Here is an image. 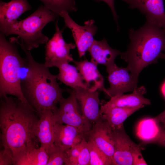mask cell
Wrapping results in <instances>:
<instances>
[{"mask_svg":"<svg viewBox=\"0 0 165 165\" xmlns=\"http://www.w3.org/2000/svg\"><path fill=\"white\" fill-rule=\"evenodd\" d=\"M35 110L12 96L0 97L1 138L3 149L14 162L29 148L36 145L39 119Z\"/></svg>","mask_w":165,"mask_h":165,"instance_id":"obj_1","label":"cell"},{"mask_svg":"<svg viewBox=\"0 0 165 165\" xmlns=\"http://www.w3.org/2000/svg\"><path fill=\"white\" fill-rule=\"evenodd\" d=\"M17 43L26 55L25 67L27 71L21 82L25 97L38 116L45 110L54 112L58 108L57 104L63 97V93L67 91L68 89L60 86L56 75L51 74L44 63L36 61L22 41Z\"/></svg>","mask_w":165,"mask_h":165,"instance_id":"obj_2","label":"cell"},{"mask_svg":"<svg viewBox=\"0 0 165 165\" xmlns=\"http://www.w3.org/2000/svg\"><path fill=\"white\" fill-rule=\"evenodd\" d=\"M130 42L121 58L128 64L126 67L135 77L148 65L157 63L165 51V30L146 20L139 29L129 30Z\"/></svg>","mask_w":165,"mask_h":165,"instance_id":"obj_3","label":"cell"},{"mask_svg":"<svg viewBox=\"0 0 165 165\" xmlns=\"http://www.w3.org/2000/svg\"><path fill=\"white\" fill-rule=\"evenodd\" d=\"M15 43L10 38L7 40L4 34L0 32V97L13 96L31 107L21 87V70L25 67L26 59L20 56Z\"/></svg>","mask_w":165,"mask_h":165,"instance_id":"obj_4","label":"cell"},{"mask_svg":"<svg viewBox=\"0 0 165 165\" xmlns=\"http://www.w3.org/2000/svg\"><path fill=\"white\" fill-rule=\"evenodd\" d=\"M57 16L41 5L33 13L23 20H15L0 27V31L6 36L12 34L18 35L25 48L31 50L48 42V37L42 34V30L48 23L54 21Z\"/></svg>","mask_w":165,"mask_h":165,"instance_id":"obj_5","label":"cell"},{"mask_svg":"<svg viewBox=\"0 0 165 165\" xmlns=\"http://www.w3.org/2000/svg\"><path fill=\"white\" fill-rule=\"evenodd\" d=\"M68 97H64L59 102V107L53 112L56 123L74 126L85 134L92 127L91 123L79 111L77 100L72 89H68Z\"/></svg>","mask_w":165,"mask_h":165,"instance_id":"obj_6","label":"cell"},{"mask_svg":"<svg viewBox=\"0 0 165 165\" xmlns=\"http://www.w3.org/2000/svg\"><path fill=\"white\" fill-rule=\"evenodd\" d=\"M58 20L55 23V32L52 38L46 44L44 64L48 68L56 67L59 64L69 63L74 60L70 53L71 49L75 48V44L67 43L64 39L63 30L60 29Z\"/></svg>","mask_w":165,"mask_h":165,"instance_id":"obj_7","label":"cell"},{"mask_svg":"<svg viewBox=\"0 0 165 165\" xmlns=\"http://www.w3.org/2000/svg\"><path fill=\"white\" fill-rule=\"evenodd\" d=\"M59 16L64 19L65 26L71 30L79 57H82L88 51L94 40V36L97 30L94 20L91 19L86 21L83 26H81L75 22L67 12H62Z\"/></svg>","mask_w":165,"mask_h":165,"instance_id":"obj_8","label":"cell"},{"mask_svg":"<svg viewBox=\"0 0 165 165\" xmlns=\"http://www.w3.org/2000/svg\"><path fill=\"white\" fill-rule=\"evenodd\" d=\"M110 87L106 94L110 98L124 93L133 91L137 87L138 78L134 76L127 68L116 64L106 69Z\"/></svg>","mask_w":165,"mask_h":165,"instance_id":"obj_9","label":"cell"},{"mask_svg":"<svg viewBox=\"0 0 165 165\" xmlns=\"http://www.w3.org/2000/svg\"><path fill=\"white\" fill-rule=\"evenodd\" d=\"M110 135L114 145V165H132V152L141 144H135L130 139L123 125L119 128H111Z\"/></svg>","mask_w":165,"mask_h":165,"instance_id":"obj_10","label":"cell"},{"mask_svg":"<svg viewBox=\"0 0 165 165\" xmlns=\"http://www.w3.org/2000/svg\"><path fill=\"white\" fill-rule=\"evenodd\" d=\"M71 89L80 104L82 115L94 124L100 119L102 116L99 108L101 102L99 90L91 91L81 87Z\"/></svg>","mask_w":165,"mask_h":165,"instance_id":"obj_11","label":"cell"},{"mask_svg":"<svg viewBox=\"0 0 165 165\" xmlns=\"http://www.w3.org/2000/svg\"><path fill=\"white\" fill-rule=\"evenodd\" d=\"M111 127L102 117L85 134L87 139L92 140L112 161L114 152L113 141L110 135Z\"/></svg>","mask_w":165,"mask_h":165,"instance_id":"obj_12","label":"cell"},{"mask_svg":"<svg viewBox=\"0 0 165 165\" xmlns=\"http://www.w3.org/2000/svg\"><path fill=\"white\" fill-rule=\"evenodd\" d=\"M131 9H137L145 15L146 20L165 30L164 0H122Z\"/></svg>","mask_w":165,"mask_h":165,"instance_id":"obj_13","label":"cell"},{"mask_svg":"<svg viewBox=\"0 0 165 165\" xmlns=\"http://www.w3.org/2000/svg\"><path fill=\"white\" fill-rule=\"evenodd\" d=\"M85 134L71 125L56 123L54 128V144L65 151L80 142Z\"/></svg>","mask_w":165,"mask_h":165,"instance_id":"obj_14","label":"cell"},{"mask_svg":"<svg viewBox=\"0 0 165 165\" xmlns=\"http://www.w3.org/2000/svg\"><path fill=\"white\" fill-rule=\"evenodd\" d=\"M73 62L87 85L88 90L91 91H101L106 94L107 89L104 86V78L99 72L97 65L86 59Z\"/></svg>","mask_w":165,"mask_h":165,"instance_id":"obj_15","label":"cell"},{"mask_svg":"<svg viewBox=\"0 0 165 165\" xmlns=\"http://www.w3.org/2000/svg\"><path fill=\"white\" fill-rule=\"evenodd\" d=\"M88 51L91 57V62L97 65H104L106 69L116 64L115 60L121 53L118 50L110 47L105 38L99 41L94 40Z\"/></svg>","mask_w":165,"mask_h":165,"instance_id":"obj_16","label":"cell"},{"mask_svg":"<svg viewBox=\"0 0 165 165\" xmlns=\"http://www.w3.org/2000/svg\"><path fill=\"white\" fill-rule=\"evenodd\" d=\"M39 119L36 129V137L41 144L47 152L54 145V128L56 123L53 112L51 110H45L38 115Z\"/></svg>","mask_w":165,"mask_h":165,"instance_id":"obj_17","label":"cell"},{"mask_svg":"<svg viewBox=\"0 0 165 165\" xmlns=\"http://www.w3.org/2000/svg\"><path fill=\"white\" fill-rule=\"evenodd\" d=\"M146 93V90L144 86L137 87L131 94L112 97L108 101L101 105L106 107H134L150 105V100L143 96Z\"/></svg>","mask_w":165,"mask_h":165,"instance_id":"obj_18","label":"cell"},{"mask_svg":"<svg viewBox=\"0 0 165 165\" xmlns=\"http://www.w3.org/2000/svg\"><path fill=\"white\" fill-rule=\"evenodd\" d=\"M31 9L27 0H12L8 2L0 0V27L17 20L22 14Z\"/></svg>","mask_w":165,"mask_h":165,"instance_id":"obj_19","label":"cell"},{"mask_svg":"<svg viewBox=\"0 0 165 165\" xmlns=\"http://www.w3.org/2000/svg\"><path fill=\"white\" fill-rule=\"evenodd\" d=\"M144 106L106 107L101 105L100 112L102 117L108 122L112 129H117L123 125V122L128 117Z\"/></svg>","mask_w":165,"mask_h":165,"instance_id":"obj_20","label":"cell"},{"mask_svg":"<svg viewBox=\"0 0 165 165\" xmlns=\"http://www.w3.org/2000/svg\"><path fill=\"white\" fill-rule=\"evenodd\" d=\"M59 72L56 75L57 79L71 88L81 87L88 89L81 74L76 67L69 63H63L58 65Z\"/></svg>","mask_w":165,"mask_h":165,"instance_id":"obj_21","label":"cell"},{"mask_svg":"<svg viewBox=\"0 0 165 165\" xmlns=\"http://www.w3.org/2000/svg\"><path fill=\"white\" fill-rule=\"evenodd\" d=\"M160 128L154 118H145L138 123L136 135L143 144L153 143L159 134Z\"/></svg>","mask_w":165,"mask_h":165,"instance_id":"obj_22","label":"cell"},{"mask_svg":"<svg viewBox=\"0 0 165 165\" xmlns=\"http://www.w3.org/2000/svg\"><path fill=\"white\" fill-rule=\"evenodd\" d=\"M48 156L44 148L36 145L26 150L14 162L15 165H46Z\"/></svg>","mask_w":165,"mask_h":165,"instance_id":"obj_23","label":"cell"},{"mask_svg":"<svg viewBox=\"0 0 165 165\" xmlns=\"http://www.w3.org/2000/svg\"><path fill=\"white\" fill-rule=\"evenodd\" d=\"M44 6L57 16L62 12L76 11L75 0H40Z\"/></svg>","mask_w":165,"mask_h":165,"instance_id":"obj_24","label":"cell"},{"mask_svg":"<svg viewBox=\"0 0 165 165\" xmlns=\"http://www.w3.org/2000/svg\"><path fill=\"white\" fill-rule=\"evenodd\" d=\"M90 155V165H114L112 161L91 140L87 139Z\"/></svg>","mask_w":165,"mask_h":165,"instance_id":"obj_25","label":"cell"},{"mask_svg":"<svg viewBox=\"0 0 165 165\" xmlns=\"http://www.w3.org/2000/svg\"><path fill=\"white\" fill-rule=\"evenodd\" d=\"M48 160L46 165L64 164L66 151L54 145L47 152Z\"/></svg>","mask_w":165,"mask_h":165,"instance_id":"obj_26","label":"cell"},{"mask_svg":"<svg viewBox=\"0 0 165 165\" xmlns=\"http://www.w3.org/2000/svg\"><path fill=\"white\" fill-rule=\"evenodd\" d=\"M86 137L82 140V145L76 165H90V155L87 145Z\"/></svg>","mask_w":165,"mask_h":165,"instance_id":"obj_27","label":"cell"},{"mask_svg":"<svg viewBox=\"0 0 165 165\" xmlns=\"http://www.w3.org/2000/svg\"><path fill=\"white\" fill-rule=\"evenodd\" d=\"M82 140L80 142L66 151L65 165H76L80 150Z\"/></svg>","mask_w":165,"mask_h":165,"instance_id":"obj_28","label":"cell"},{"mask_svg":"<svg viewBox=\"0 0 165 165\" xmlns=\"http://www.w3.org/2000/svg\"><path fill=\"white\" fill-rule=\"evenodd\" d=\"M141 145L134 149L132 152V156L134 165H147L141 153V150L143 148Z\"/></svg>","mask_w":165,"mask_h":165,"instance_id":"obj_29","label":"cell"},{"mask_svg":"<svg viewBox=\"0 0 165 165\" xmlns=\"http://www.w3.org/2000/svg\"><path fill=\"white\" fill-rule=\"evenodd\" d=\"M13 159L11 153L3 149L0 152V165H10L13 164Z\"/></svg>","mask_w":165,"mask_h":165,"instance_id":"obj_30","label":"cell"},{"mask_svg":"<svg viewBox=\"0 0 165 165\" xmlns=\"http://www.w3.org/2000/svg\"><path fill=\"white\" fill-rule=\"evenodd\" d=\"M95 1L97 2H100L101 1H103L105 2L106 4H107L109 6L110 8L113 16L114 17V19L115 21L117 23L118 25V16L117 14V13L116 12L115 6H114V1L115 0H95Z\"/></svg>","mask_w":165,"mask_h":165,"instance_id":"obj_31","label":"cell"},{"mask_svg":"<svg viewBox=\"0 0 165 165\" xmlns=\"http://www.w3.org/2000/svg\"><path fill=\"white\" fill-rule=\"evenodd\" d=\"M153 143L165 147V129L161 127L159 134Z\"/></svg>","mask_w":165,"mask_h":165,"instance_id":"obj_32","label":"cell"},{"mask_svg":"<svg viewBox=\"0 0 165 165\" xmlns=\"http://www.w3.org/2000/svg\"><path fill=\"white\" fill-rule=\"evenodd\" d=\"M154 118L159 124L162 125L165 124V110Z\"/></svg>","mask_w":165,"mask_h":165,"instance_id":"obj_33","label":"cell"},{"mask_svg":"<svg viewBox=\"0 0 165 165\" xmlns=\"http://www.w3.org/2000/svg\"><path fill=\"white\" fill-rule=\"evenodd\" d=\"M161 91L163 95L165 97V82L163 84L162 86Z\"/></svg>","mask_w":165,"mask_h":165,"instance_id":"obj_34","label":"cell"},{"mask_svg":"<svg viewBox=\"0 0 165 165\" xmlns=\"http://www.w3.org/2000/svg\"><path fill=\"white\" fill-rule=\"evenodd\" d=\"M160 58H162L165 60V51L162 53L160 56Z\"/></svg>","mask_w":165,"mask_h":165,"instance_id":"obj_35","label":"cell"},{"mask_svg":"<svg viewBox=\"0 0 165 165\" xmlns=\"http://www.w3.org/2000/svg\"><path fill=\"white\" fill-rule=\"evenodd\" d=\"M161 127L163 129H165V124L162 125V127Z\"/></svg>","mask_w":165,"mask_h":165,"instance_id":"obj_36","label":"cell"}]
</instances>
